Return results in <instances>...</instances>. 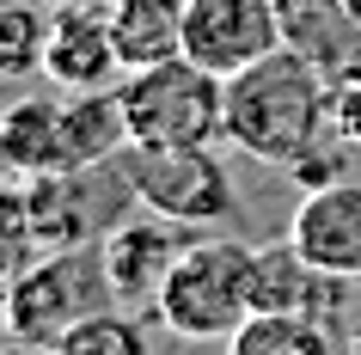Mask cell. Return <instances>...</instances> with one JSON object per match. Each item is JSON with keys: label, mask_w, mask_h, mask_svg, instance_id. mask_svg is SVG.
<instances>
[{"label": "cell", "mask_w": 361, "mask_h": 355, "mask_svg": "<svg viewBox=\"0 0 361 355\" xmlns=\"http://www.w3.org/2000/svg\"><path fill=\"white\" fill-rule=\"evenodd\" d=\"M196 239V227L184 221H166V215H153V208H135L129 221H116L111 233H104V270H111V288H116V306H147L159 300V288H166L171 263H178V251Z\"/></svg>", "instance_id": "ba28073f"}, {"label": "cell", "mask_w": 361, "mask_h": 355, "mask_svg": "<svg viewBox=\"0 0 361 355\" xmlns=\"http://www.w3.org/2000/svg\"><path fill=\"white\" fill-rule=\"evenodd\" d=\"M111 37L123 68H153V61L184 56V0H104Z\"/></svg>", "instance_id": "5bb4252c"}, {"label": "cell", "mask_w": 361, "mask_h": 355, "mask_svg": "<svg viewBox=\"0 0 361 355\" xmlns=\"http://www.w3.org/2000/svg\"><path fill=\"white\" fill-rule=\"evenodd\" d=\"M43 49H49V19H43L37 6L13 0V6L0 13V74H6V80L37 74V68H43Z\"/></svg>", "instance_id": "e0dca14e"}, {"label": "cell", "mask_w": 361, "mask_h": 355, "mask_svg": "<svg viewBox=\"0 0 361 355\" xmlns=\"http://www.w3.org/2000/svg\"><path fill=\"white\" fill-rule=\"evenodd\" d=\"M343 6H349V13H355V19H361V0H343Z\"/></svg>", "instance_id": "44dd1931"}, {"label": "cell", "mask_w": 361, "mask_h": 355, "mask_svg": "<svg viewBox=\"0 0 361 355\" xmlns=\"http://www.w3.org/2000/svg\"><path fill=\"white\" fill-rule=\"evenodd\" d=\"M0 160L13 178H49L68 172L61 160V98H19L13 111L0 116Z\"/></svg>", "instance_id": "4fadbf2b"}, {"label": "cell", "mask_w": 361, "mask_h": 355, "mask_svg": "<svg viewBox=\"0 0 361 355\" xmlns=\"http://www.w3.org/2000/svg\"><path fill=\"white\" fill-rule=\"evenodd\" d=\"M25 184V215L43 251H68V245H98L116 221H129L141 196L129 184L123 153L98 160V166L49 172V178H19Z\"/></svg>", "instance_id": "5b68a950"}, {"label": "cell", "mask_w": 361, "mask_h": 355, "mask_svg": "<svg viewBox=\"0 0 361 355\" xmlns=\"http://www.w3.org/2000/svg\"><path fill=\"white\" fill-rule=\"evenodd\" d=\"M288 172H294V178H300L306 190H324V184H337V178H331V172H337V153L324 148V141H312V148H306Z\"/></svg>", "instance_id": "d6986e66"}, {"label": "cell", "mask_w": 361, "mask_h": 355, "mask_svg": "<svg viewBox=\"0 0 361 355\" xmlns=\"http://www.w3.org/2000/svg\"><path fill=\"white\" fill-rule=\"evenodd\" d=\"M104 306H116L104 245L43 251L25 276H6V337H25V343H56L61 331H74L80 318Z\"/></svg>", "instance_id": "277c9868"}, {"label": "cell", "mask_w": 361, "mask_h": 355, "mask_svg": "<svg viewBox=\"0 0 361 355\" xmlns=\"http://www.w3.org/2000/svg\"><path fill=\"white\" fill-rule=\"evenodd\" d=\"M43 74L68 86V92H92V86H116V74H129L111 37V13L98 0L80 6H49V49H43Z\"/></svg>", "instance_id": "9c48e42d"}, {"label": "cell", "mask_w": 361, "mask_h": 355, "mask_svg": "<svg viewBox=\"0 0 361 355\" xmlns=\"http://www.w3.org/2000/svg\"><path fill=\"white\" fill-rule=\"evenodd\" d=\"M129 148V116H123V92L116 86H92V92L61 98V160L74 166H98Z\"/></svg>", "instance_id": "7c38bea8"}, {"label": "cell", "mask_w": 361, "mask_h": 355, "mask_svg": "<svg viewBox=\"0 0 361 355\" xmlns=\"http://www.w3.org/2000/svg\"><path fill=\"white\" fill-rule=\"evenodd\" d=\"M56 355H153L141 318H129L123 306H104V313L80 318L74 331L56 337Z\"/></svg>", "instance_id": "2e32d148"}, {"label": "cell", "mask_w": 361, "mask_h": 355, "mask_svg": "<svg viewBox=\"0 0 361 355\" xmlns=\"http://www.w3.org/2000/svg\"><path fill=\"white\" fill-rule=\"evenodd\" d=\"M0 355H56V343H25V337H6Z\"/></svg>", "instance_id": "ffe728a7"}, {"label": "cell", "mask_w": 361, "mask_h": 355, "mask_svg": "<svg viewBox=\"0 0 361 355\" xmlns=\"http://www.w3.org/2000/svg\"><path fill=\"white\" fill-rule=\"evenodd\" d=\"M337 288H343V276L312 270L294 239L257 245V258H251V313H312V318H324Z\"/></svg>", "instance_id": "8fae6325"}, {"label": "cell", "mask_w": 361, "mask_h": 355, "mask_svg": "<svg viewBox=\"0 0 361 355\" xmlns=\"http://www.w3.org/2000/svg\"><path fill=\"white\" fill-rule=\"evenodd\" d=\"M331 129V92H324V68L306 61L300 49H276V56L251 61L245 74L227 80V141L245 148L264 166H294L312 141Z\"/></svg>", "instance_id": "6da1fadb"}, {"label": "cell", "mask_w": 361, "mask_h": 355, "mask_svg": "<svg viewBox=\"0 0 361 355\" xmlns=\"http://www.w3.org/2000/svg\"><path fill=\"white\" fill-rule=\"evenodd\" d=\"M129 148H214L227 141V80L202 61L171 56L153 68H129L116 80Z\"/></svg>", "instance_id": "7a4b0ae2"}, {"label": "cell", "mask_w": 361, "mask_h": 355, "mask_svg": "<svg viewBox=\"0 0 361 355\" xmlns=\"http://www.w3.org/2000/svg\"><path fill=\"white\" fill-rule=\"evenodd\" d=\"M355 355H361V337H355Z\"/></svg>", "instance_id": "603a6c76"}, {"label": "cell", "mask_w": 361, "mask_h": 355, "mask_svg": "<svg viewBox=\"0 0 361 355\" xmlns=\"http://www.w3.org/2000/svg\"><path fill=\"white\" fill-rule=\"evenodd\" d=\"M251 245L239 239H190L171 263L153 318L184 343H227L251 318Z\"/></svg>", "instance_id": "3957f363"}, {"label": "cell", "mask_w": 361, "mask_h": 355, "mask_svg": "<svg viewBox=\"0 0 361 355\" xmlns=\"http://www.w3.org/2000/svg\"><path fill=\"white\" fill-rule=\"evenodd\" d=\"M331 129L343 141H361V80H337V92H331Z\"/></svg>", "instance_id": "ac0fdd59"}, {"label": "cell", "mask_w": 361, "mask_h": 355, "mask_svg": "<svg viewBox=\"0 0 361 355\" xmlns=\"http://www.w3.org/2000/svg\"><path fill=\"white\" fill-rule=\"evenodd\" d=\"M49 6H80V0H49Z\"/></svg>", "instance_id": "7402d4cb"}, {"label": "cell", "mask_w": 361, "mask_h": 355, "mask_svg": "<svg viewBox=\"0 0 361 355\" xmlns=\"http://www.w3.org/2000/svg\"><path fill=\"white\" fill-rule=\"evenodd\" d=\"M129 184L141 208L166 215L184 227H221L239 215L227 166L214 160V148H123Z\"/></svg>", "instance_id": "8992f818"}, {"label": "cell", "mask_w": 361, "mask_h": 355, "mask_svg": "<svg viewBox=\"0 0 361 355\" xmlns=\"http://www.w3.org/2000/svg\"><path fill=\"white\" fill-rule=\"evenodd\" d=\"M227 355H337L312 313H251L227 337Z\"/></svg>", "instance_id": "9a60e30c"}, {"label": "cell", "mask_w": 361, "mask_h": 355, "mask_svg": "<svg viewBox=\"0 0 361 355\" xmlns=\"http://www.w3.org/2000/svg\"><path fill=\"white\" fill-rule=\"evenodd\" d=\"M282 13L276 0H184V56L209 74L233 80L251 61L282 49Z\"/></svg>", "instance_id": "52a82bcc"}, {"label": "cell", "mask_w": 361, "mask_h": 355, "mask_svg": "<svg viewBox=\"0 0 361 355\" xmlns=\"http://www.w3.org/2000/svg\"><path fill=\"white\" fill-rule=\"evenodd\" d=\"M288 239L300 245V258L324 276L355 282L361 276V184H324L306 190V203L294 208V227Z\"/></svg>", "instance_id": "30bf717a"}]
</instances>
